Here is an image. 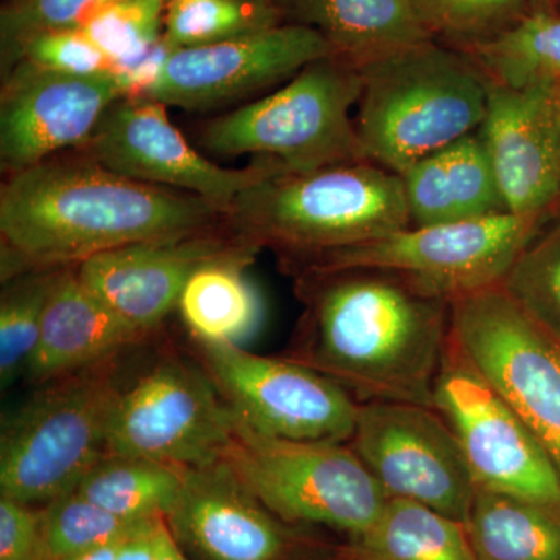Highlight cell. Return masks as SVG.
Returning a JSON list of instances; mask_svg holds the SVG:
<instances>
[{"instance_id": "ba28073f", "label": "cell", "mask_w": 560, "mask_h": 560, "mask_svg": "<svg viewBox=\"0 0 560 560\" xmlns=\"http://www.w3.org/2000/svg\"><path fill=\"white\" fill-rule=\"evenodd\" d=\"M545 219L504 212L405 228L386 237L319 254L304 272L385 270L407 276L448 301L501 285Z\"/></svg>"}, {"instance_id": "4fadbf2b", "label": "cell", "mask_w": 560, "mask_h": 560, "mask_svg": "<svg viewBox=\"0 0 560 560\" xmlns=\"http://www.w3.org/2000/svg\"><path fill=\"white\" fill-rule=\"evenodd\" d=\"M349 442L389 499L416 501L466 523L477 482L451 425L434 408L361 401Z\"/></svg>"}, {"instance_id": "4316f807", "label": "cell", "mask_w": 560, "mask_h": 560, "mask_svg": "<svg viewBox=\"0 0 560 560\" xmlns=\"http://www.w3.org/2000/svg\"><path fill=\"white\" fill-rule=\"evenodd\" d=\"M466 51L500 83L560 81V13L534 11L512 31Z\"/></svg>"}, {"instance_id": "d590c367", "label": "cell", "mask_w": 560, "mask_h": 560, "mask_svg": "<svg viewBox=\"0 0 560 560\" xmlns=\"http://www.w3.org/2000/svg\"><path fill=\"white\" fill-rule=\"evenodd\" d=\"M0 560H51L44 512L0 497Z\"/></svg>"}, {"instance_id": "d6a6232c", "label": "cell", "mask_w": 560, "mask_h": 560, "mask_svg": "<svg viewBox=\"0 0 560 560\" xmlns=\"http://www.w3.org/2000/svg\"><path fill=\"white\" fill-rule=\"evenodd\" d=\"M167 0H117L81 31L113 62L114 70L153 49L164 36Z\"/></svg>"}, {"instance_id": "83f0119b", "label": "cell", "mask_w": 560, "mask_h": 560, "mask_svg": "<svg viewBox=\"0 0 560 560\" xmlns=\"http://www.w3.org/2000/svg\"><path fill=\"white\" fill-rule=\"evenodd\" d=\"M283 22L271 0H173L165 11L164 36L183 49L245 38Z\"/></svg>"}, {"instance_id": "5bb4252c", "label": "cell", "mask_w": 560, "mask_h": 560, "mask_svg": "<svg viewBox=\"0 0 560 560\" xmlns=\"http://www.w3.org/2000/svg\"><path fill=\"white\" fill-rule=\"evenodd\" d=\"M77 151L125 178L205 198L226 217L242 191L280 168L259 160L245 168L221 167L187 142L164 103L150 98L114 103Z\"/></svg>"}, {"instance_id": "3957f363", "label": "cell", "mask_w": 560, "mask_h": 560, "mask_svg": "<svg viewBox=\"0 0 560 560\" xmlns=\"http://www.w3.org/2000/svg\"><path fill=\"white\" fill-rule=\"evenodd\" d=\"M359 69L355 125L368 161L401 175L480 130L490 77L469 51L427 39Z\"/></svg>"}, {"instance_id": "74e56055", "label": "cell", "mask_w": 560, "mask_h": 560, "mask_svg": "<svg viewBox=\"0 0 560 560\" xmlns=\"http://www.w3.org/2000/svg\"><path fill=\"white\" fill-rule=\"evenodd\" d=\"M156 560H189L179 550L178 540L173 536L168 523L165 518L160 522L158 530V559Z\"/></svg>"}, {"instance_id": "484cf974", "label": "cell", "mask_w": 560, "mask_h": 560, "mask_svg": "<svg viewBox=\"0 0 560 560\" xmlns=\"http://www.w3.org/2000/svg\"><path fill=\"white\" fill-rule=\"evenodd\" d=\"M180 488L183 467L106 453L75 490L119 517L151 521L171 515Z\"/></svg>"}, {"instance_id": "7a4b0ae2", "label": "cell", "mask_w": 560, "mask_h": 560, "mask_svg": "<svg viewBox=\"0 0 560 560\" xmlns=\"http://www.w3.org/2000/svg\"><path fill=\"white\" fill-rule=\"evenodd\" d=\"M307 342L301 363L363 401L433 407L451 342L452 301L385 270L304 272Z\"/></svg>"}, {"instance_id": "ac0fdd59", "label": "cell", "mask_w": 560, "mask_h": 560, "mask_svg": "<svg viewBox=\"0 0 560 560\" xmlns=\"http://www.w3.org/2000/svg\"><path fill=\"white\" fill-rule=\"evenodd\" d=\"M259 249L226 226L105 250L75 270L110 311L149 335L178 308L184 287L198 268L228 257L256 256Z\"/></svg>"}, {"instance_id": "8992f818", "label": "cell", "mask_w": 560, "mask_h": 560, "mask_svg": "<svg viewBox=\"0 0 560 560\" xmlns=\"http://www.w3.org/2000/svg\"><path fill=\"white\" fill-rule=\"evenodd\" d=\"M119 393L116 360L40 385L3 422L2 497L32 506L75 489L106 455V429Z\"/></svg>"}, {"instance_id": "52a82bcc", "label": "cell", "mask_w": 560, "mask_h": 560, "mask_svg": "<svg viewBox=\"0 0 560 560\" xmlns=\"http://www.w3.org/2000/svg\"><path fill=\"white\" fill-rule=\"evenodd\" d=\"M221 459L282 521L330 526L352 539L374 525L389 500L350 445L280 440L237 415Z\"/></svg>"}, {"instance_id": "60d3db41", "label": "cell", "mask_w": 560, "mask_h": 560, "mask_svg": "<svg viewBox=\"0 0 560 560\" xmlns=\"http://www.w3.org/2000/svg\"><path fill=\"white\" fill-rule=\"evenodd\" d=\"M168 2H173V0H167V3H168Z\"/></svg>"}, {"instance_id": "e575fe53", "label": "cell", "mask_w": 560, "mask_h": 560, "mask_svg": "<svg viewBox=\"0 0 560 560\" xmlns=\"http://www.w3.org/2000/svg\"><path fill=\"white\" fill-rule=\"evenodd\" d=\"M20 61L32 62L40 69L69 75L94 77L114 73L113 62L81 28L49 31L32 36L18 50L13 68Z\"/></svg>"}, {"instance_id": "9a60e30c", "label": "cell", "mask_w": 560, "mask_h": 560, "mask_svg": "<svg viewBox=\"0 0 560 560\" xmlns=\"http://www.w3.org/2000/svg\"><path fill=\"white\" fill-rule=\"evenodd\" d=\"M331 55L330 44L318 32L283 22L245 38L173 50L160 79L140 98L167 108H220L289 81L305 66Z\"/></svg>"}, {"instance_id": "ffe728a7", "label": "cell", "mask_w": 560, "mask_h": 560, "mask_svg": "<svg viewBox=\"0 0 560 560\" xmlns=\"http://www.w3.org/2000/svg\"><path fill=\"white\" fill-rule=\"evenodd\" d=\"M145 337L92 293L75 267L65 268L51 291L39 341L24 374L35 385H44L117 360Z\"/></svg>"}, {"instance_id": "1f68e13d", "label": "cell", "mask_w": 560, "mask_h": 560, "mask_svg": "<svg viewBox=\"0 0 560 560\" xmlns=\"http://www.w3.org/2000/svg\"><path fill=\"white\" fill-rule=\"evenodd\" d=\"M151 521L119 517L75 489L51 501L44 511L51 560L127 539Z\"/></svg>"}, {"instance_id": "6da1fadb", "label": "cell", "mask_w": 560, "mask_h": 560, "mask_svg": "<svg viewBox=\"0 0 560 560\" xmlns=\"http://www.w3.org/2000/svg\"><path fill=\"white\" fill-rule=\"evenodd\" d=\"M226 226V215L205 198L125 178L73 150L2 184V282L39 268L79 267L135 243Z\"/></svg>"}, {"instance_id": "836d02e7", "label": "cell", "mask_w": 560, "mask_h": 560, "mask_svg": "<svg viewBox=\"0 0 560 560\" xmlns=\"http://www.w3.org/2000/svg\"><path fill=\"white\" fill-rule=\"evenodd\" d=\"M117 0H5L0 10V72L14 65L22 44L38 33L83 28Z\"/></svg>"}, {"instance_id": "f1b7e54d", "label": "cell", "mask_w": 560, "mask_h": 560, "mask_svg": "<svg viewBox=\"0 0 560 560\" xmlns=\"http://www.w3.org/2000/svg\"><path fill=\"white\" fill-rule=\"evenodd\" d=\"M65 268H39L3 280L0 296V378L10 385L27 370L43 330L50 294Z\"/></svg>"}, {"instance_id": "f546056e", "label": "cell", "mask_w": 560, "mask_h": 560, "mask_svg": "<svg viewBox=\"0 0 560 560\" xmlns=\"http://www.w3.org/2000/svg\"><path fill=\"white\" fill-rule=\"evenodd\" d=\"M431 39L470 50L499 38L540 10L537 0H411Z\"/></svg>"}, {"instance_id": "cb8c5ba5", "label": "cell", "mask_w": 560, "mask_h": 560, "mask_svg": "<svg viewBox=\"0 0 560 560\" xmlns=\"http://www.w3.org/2000/svg\"><path fill=\"white\" fill-rule=\"evenodd\" d=\"M254 259L228 257L194 272L180 294L178 311L195 340L237 342L256 329L260 300L245 276Z\"/></svg>"}, {"instance_id": "8d00e7d4", "label": "cell", "mask_w": 560, "mask_h": 560, "mask_svg": "<svg viewBox=\"0 0 560 560\" xmlns=\"http://www.w3.org/2000/svg\"><path fill=\"white\" fill-rule=\"evenodd\" d=\"M162 518L165 517L154 518L127 537L116 560H156L158 530Z\"/></svg>"}, {"instance_id": "277c9868", "label": "cell", "mask_w": 560, "mask_h": 560, "mask_svg": "<svg viewBox=\"0 0 560 560\" xmlns=\"http://www.w3.org/2000/svg\"><path fill=\"white\" fill-rule=\"evenodd\" d=\"M226 219L245 241L301 260L410 228L400 175L371 161L276 168L235 198Z\"/></svg>"}, {"instance_id": "5b68a950", "label": "cell", "mask_w": 560, "mask_h": 560, "mask_svg": "<svg viewBox=\"0 0 560 560\" xmlns=\"http://www.w3.org/2000/svg\"><path fill=\"white\" fill-rule=\"evenodd\" d=\"M361 88L359 66L331 55L267 97L202 125L200 145L217 156L250 154L285 172L368 161L350 114Z\"/></svg>"}, {"instance_id": "603a6c76", "label": "cell", "mask_w": 560, "mask_h": 560, "mask_svg": "<svg viewBox=\"0 0 560 560\" xmlns=\"http://www.w3.org/2000/svg\"><path fill=\"white\" fill-rule=\"evenodd\" d=\"M349 560H478L463 522L404 499H389L370 529L353 537Z\"/></svg>"}, {"instance_id": "2e32d148", "label": "cell", "mask_w": 560, "mask_h": 560, "mask_svg": "<svg viewBox=\"0 0 560 560\" xmlns=\"http://www.w3.org/2000/svg\"><path fill=\"white\" fill-rule=\"evenodd\" d=\"M124 98L114 73L80 77L20 61L2 77L0 167L16 175L60 151L80 149Z\"/></svg>"}, {"instance_id": "8fae6325", "label": "cell", "mask_w": 560, "mask_h": 560, "mask_svg": "<svg viewBox=\"0 0 560 560\" xmlns=\"http://www.w3.org/2000/svg\"><path fill=\"white\" fill-rule=\"evenodd\" d=\"M235 412L197 368L168 359L120 390L106 429V453L198 467L221 459Z\"/></svg>"}, {"instance_id": "e0dca14e", "label": "cell", "mask_w": 560, "mask_h": 560, "mask_svg": "<svg viewBox=\"0 0 560 560\" xmlns=\"http://www.w3.org/2000/svg\"><path fill=\"white\" fill-rule=\"evenodd\" d=\"M478 132L508 212L547 220L560 205V81L490 79Z\"/></svg>"}, {"instance_id": "7c38bea8", "label": "cell", "mask_w": 560, "mask_h": 560, "mask_svg": "<svg viewBox=\"0 0 560 560\" xmlns=\"http://www.w3.org/2000/svg\"><path fill=\"white\" fill-rule=\"evenodd\" d=\"M206 372L232 411L280 440L338 442L352 438L359 401L327 375L298 360L257 355L237 342H201Z\"/></svg>"}, {"instance_id": "ab89813d", "label": "cell", "mask_w": 560, "mask_h": 560, "mask_svg": "<svg viewBox=\"0 0 560 560\" xmlns=\"http://www.w3.org/2000/svg\"><path fill=\"white\" fill-rule=\"evenodd\" d=\"M556 3H558V9H559L558 13H560V0H556Z\"/></svg>"}, {"instance_id": "f35d334b", "label": "cell", "mask_w": 560, "mask_h": 560, "mask_svg": "<svg viewBox=\"0 0 560 560\" xmlns=\"http://www.w3.org/2000/svg\"><path fill=\"white\" fill-rule=\"evenodd\" d=\"M124 540L103 545V547L98 548H92V550L77 552V555L68 556V558L58 560H116Z\"/></svg>"}, {"instance_id": "30bf717a", "label": "cell", "mask_w": 560, "mask_h": 560, "mask_svg": "<svg viewBox=\"0 0 560 560\" xmlns=\"http://www.w3.org/2000/svg\"><path fill=\"white\" fill-rule=\"evenodd\" d=\"M434 410L455 433L477 488L560 512V477L510 401L452 340L434 383Z\"/></svg>"}, {"instance_id": "9c48e42d", "label": "cell", "mask_w": 560, "mask_h": 560, "mask_svg": "<svg viewBox=\"0 0 560 560\" xmlns=\"http://www.w3.org/2000/svg\"><path fill=\"white\" fill-rule=\"evenodd\" d=\"M452 340L510 401L560 477V346L503 287L456 298Z\"/></svg>"}, {"instance_id": "7402d4cb", "label": "cell", "mask_w": 560, "mask_h": 560, "mask_svg": "<svg viewBox=\"0 0 560 560\" xmlns=\"http://www.w3.org/2000/svg\"><path fill=\"white\" fill-rule=\"evenodd\" d=\"M290 24L313 28L335 57L363 66L411 44L431 39L411 0H271Z\"/></svg>"}, {"instance_id": "d6986e66", "label": "cell", "mask_w": 560, "mask_h": 560, "mask_svg": "<svg viewBox=\"0 0 560 560\" xmlns=\"http://www.w3.org/2000/svg\"><path fill=\"white\" fill-rule=\"evenodd\" d=\"M176 540L209 560H282L290 536L223 459L183 467L167 518Z\"/></svg>"}, {"instance_id": "d4e9b609", "label": "cell", "mask_w": 560, "mask_h": 560, "mask_svg": "<svg viewBox=\"0 0 560 560\" xmlns=\"http://www.w3.org/2000/svg\"><path fill=\"white\" fill-rule=\"evenodd\" d=\"M467 534L478 560H560V512L477 490Z\"/></svg>"}, {"instance_id": "4dcf8cb0", "label": "cell", "mask_w": 560, "mask_h": 560, "mask_svg": "<svg viewBox=\"0 0 560 560\" xmlns=\"http://www.w3.org/2000/svg\"><path fill=\"white\" fill-rule=\"evenodd\" d=\"M501 287L560 346V219L523 249Z\"/></svg>"}, {"instance_id": "44dd1931", "label": "cell", "mask_w": 560, "mask_h": 560, "mask_svg": "<svg viewBox=\"0 0 560 560\" xmlns=\"http://www.w3.org/2000/svg\"><path fill=\"white\" fill-rule=\"evenodd\" d=\"M400 178L412 228L508 212L478 131L416 162Z\"/></svg>"}]
</instances>
